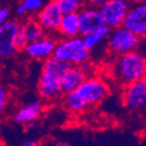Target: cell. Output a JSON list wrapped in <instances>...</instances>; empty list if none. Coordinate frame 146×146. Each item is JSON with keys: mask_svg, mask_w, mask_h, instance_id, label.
<instances>
[{"mask_svg": "<svg viewBox=\"0 0 146 146\" xmlns=\"http://www.w3.org/2000/svg\"><path fill=\"white\" fill-rule=\"evenodd\" d=\"M140 39L137 35L125 28H117L110 36V46L113 52L117 54H124L133 51L138 47Z\"/></svg>", "mask_w": 146, "mask_h": 146, "instance_id": "5b68a950", "label": "cell"}, {"mask_svg": "<svg viewBox=\"0 0 146 146\" xmlns=\"http://www.w3.org/2000/svg\"><path fill=\"white\" fill-rule=\"evenodd\" d=\"M25 27V34L27 37L28 43H33L35 41L42 39L43 38V31L42 27L38 23L32 22L28 25L24 26Z\"/></svg>", "mask_w": 146, "mask_h": 146, "instance_id": "e0dca14e", "label": "cell"}, {"mask_svg": "<svg viewBox=\"0 0 146 146\" xmlns=\"http://www.w3.org/2000/svg\"><path fill=\"white\" fill-rule=\"evenodd\" d=\"M106 1H108V0H89V2L94 5H102L103 3H105Z\"/></svg>", "mask_w": 146, "mask_h": 146, "instance_id": "cb8c5ba5", "label": "cell"}, {"mask_svg": "<svg viewBox=\"0 0 146 146\" xmlns=\"http://www.w3.org/2000/svg\"><path fill=\"white\" fill-rule=\"evenodd\" d=\"M61 34L72 38L79 34V13L77 11L64 13L61 17L60 23L57 28Z\"/></svg>", "mask_w": 146, "mask_h": 146, "instance_id": "5bb4252c", "label": "cell"}, {"mask_svg": "<svg viewBox=\"0 0 146 146\" xmlns=\"http://www.w3.org/2000/svg\"><path fill=\"white\" fill-rule=\"evenodd\" d=\"M27 45H28V41H27L26 34H25V27L24 26H19L15 36V49L22 50V49L26 48Z\"/></svg>", "mask_w": 146, "mask_h": 146, "instance_id": "d6986e66", "label": "cell"}, {"mask_svg": "<svg viewBox=\"0 0 146 146\" xmlns=\"http://www.w3.org/2000/svg\"><path fill=\"white\" fill-rule=\"evenodd\" d=\"M5 103H6V92L4 88L0 86V111L4 108Z\"/></svg>", "mask_w": 146, "mask_h": 146, "instance_id": "7402d4cb", "label": "cell"}, {"mask_svg": "<svg viewBox=\"0 0 146 146\" xmlns=\"http://www.w3.org/2000/svg\"><path fill=\"white\" fill-rule=\"evenodd\" d=\"M75 92L86 105H92L100 102L104 98L107 93V88L99 79H86Z\"/></svg>", "mask_w": 146, "mask_h": 146, "instance_id": "277c9868", "label": "cell"}, {"mask_svg": "<svg viewBox=\"0 0 146 146\" xmlns=\"http://www.w3.org/2000/svg\"><path fill=\"white\" fill-rule=\"evenodd\" d=\"M35 145H36L35 142H26L25 143V146H35Z\"/></svg>", "mask_w": 146, "mask_h": 146, "instance_id": "484cf974", "label": "cell"}, {"mask_svg": "<svg viewBox=\"0 0 146 146\" xmlns=\"http://www.w3.org/2000/svg\"><path fill=\"white\" fill-rule=\"evenodd\" d=\"M27 11V9H26V7H25L24 4H21L19 7H17V15H23V13H25V12Z\"/></svg>", "mask_w": 146, "mask_h": 146, "instance_id": "d4e9b609", "label": "cell"}, {"mask_svg": "<svg viewBox=\"0 0 146 146\" xmlns=\"http://www.w3.org/2000/svg\"><path fill=\"white\" fill-rule=\"evenodd\" d=\"M104 25L102 15L95 8L85 9L79 13V34L87 35L94 33Z\"/></svg>", "mask_w": 146, "mask_h": 146, "instance_id": "9c48e42d", "label": "cell"}, {"mask_svg": "<svg viewBox=\"0 0 146 146\" xmlns=\"http://www.w3.org/2000/svg\"><path fill=\"white\" fill-rule=\"evenodd\" d=\"M8 17V9L7 8H0V26L6 22Z\"/></svg>", "mask_w": 146, "mask_h": 146, "instance_id": "603a6c76", "label": "cell"}, {"mask_svg": "<svg viewBox=\"0 0 146 146\" xmlns=\"http://www.w3.org/2000/svg\"><path fill=\"white\" fill-rule=\"evenodd\" d=\"M61 17H62V12L60 11L58 5L53 0L52 2L47 4L44 9L40 12L38 17V24L41 26L42 29L46 31L57 30Z\"/></svg>", "mask_w": 146, "mask_h": 146, "instance_id": "8fae6325", "label": "cell"}, {"mask_svg": "<svg viewBox=\"0 0 146 146\" xmlns=\"http://www.w3.org/2000/svg\"><path fill=\"white\" fill-rule=\"evenodd\" d=\"M122 27L134 33L138 37L146 34V6L139 4L135 7H130L122 23Z\"/></svg>", "mask_w": 146, "mask_h": 146, "instance_id": "8992f818", "label": "cell"}, {"mask_svg": "<svg viewBox=\"0 0 146 146\" xmlns=\"http://www.w3.org/2000/svg\"><path fill=\"white\" fill-rule=\"evenodd\" d=\"M130 9L128 0H108L100 7L104 25L110 28H117L122 23Z\"/></svg>", "mask_w": 146, "mask_h": 146, "instance_id": "3957f363", "label": "cell"}, {"mask_svg": "<svg viewBox=\"0 0 146 146\" xmlns=\"http://www.w3.org/2000/svg\"><path fill=\"white\" fill-rule=\"evenodd\" d=\"M55 47V42L51 39L42 38L33 43H28L26 50L29 55L35 58H45L52 54Z\"/></svg>", "mask_w": 146, "mask_h": 146, "instance_id": "4fadbf2b", "label": "cell"}, {"mask_svg": "<svg viewBox=\"0 0 146 146\" xmlns=\"http://www.w3.org/2000/svg\"><path fill=\"white\" fill-rule=\"evenodd\" d=\"M0 71H1V63H0Z\"/></svg>", "mask_w": 146, "mask_h": 146, "instance_id": "4316f807", "label": "cell"}, {"mask_svg": "<svg viewBox=\"0 0 146 146\" xmlns=\"http://www.w3.org/2000/svg\"><path fill=\"white\" fill-rule=\"evenodd\" d=\"M23 4L27 10H36L41 7L42 0H25Z\"/></svg>", "mask_w": 146, "mask_h": 146, "instance_id": "ffe728a7", "label": "cell"}, {"mask_svg": "<svg viewBox=\"0 0 146 146\" xmlns=\"http://www.w3.org/2000/svg\"><path fill=\"white\" fill-rule=\"evenodd\" d=\"M78 66H79L78 68H80L81 71L83 72L84 74H85L86 77H87V75H89V74H90L91 72H92V70H93L92 64L88 61V59H87V60H85V61H83V62L79 63Z\"/></svg>", "mask_w": 146, "mask_h": 146, "instance_id": "44dd1931", "label": "cell"}, {"mask_svg": "<svg viewBox=\"0 0 146 146\" xmlns=\"http://www.w3.org/2000/svg\"><path fill=\"white\" fill-rule=\"evenodd\" d=\"M86 80V75L79 68H68L60 78L61 92L70 93L78 89V87Z\"/></svg>", "mask_w": 146, "mask_h": 146, "instance_id": "7c38bea8", "label": "cell"}, {"mask_svg": "<svg viewBox=\"0 0 146 146\" xmlns=\"http://www.w3.org/2000/svg\"><path fill=\"white\" fill-rule=\"evenodd\" d=\"M108 34H110V27H107L106 25H103L102 27L99 28L94 33L84 35V38L82 39V41H83L84 46L88 50H91Z\"/></svg>", "mask_w": 146, "mask_h": 146, "instance_id": "2e32d148", "label": "cell"}, {"mask_svg": "<svg viewBox=\"0 0 146 146\" xmlns=\"http://www.w3.org/2000/svg\"><path fill=\"white\" fill-rule=\"evenodd\" d=\"M60 78L57 76L42 72L38 83V93L45 100L54 99L60 94Z\"/></svg>", "mask_w": 146, "mask_h": 146, "instance_id": "30bf717a", "label": "cell"}, {"mask_svg": "<svg viewBox=\"0 0 146 146\" xmlns=\"http://www.w3.org/2000/svg\"><path fill=\"white\" fill-rule=\"evenodd\" d=\"M42 106L39 102H31L29 104L25 105L20 111L17 112L15 117V121L20 124H27L39 117L41 113Z\"/></svg>", "mask_w": 146, "mask_h": 146, "instance_id": "9a60e30c", "label": "cell"}, {"mask_svg": "<svg viewBox=\"0 0 146 146\" xmlns=\"http://www.w3.org/2000/svg\"><path fill=\"white\" fill-rule=\"evenodd\" d=\"M125 90L124 100L125 103L131 108H140L146 102V81L140 79L127 84Z\"/></svg>", "mask_w": 146, "mask_h": 146, "instance_id": "52a82bcc", "label": "cell"}, {"mask_svg": "<svg viewBox=\"0 0 146 146\" xmlns=\"http://www.w3.org/2000/svg\"><path fill=\"white\" fill-rule=\"evenodd\" d=\"M115 77L122 83L130 84L145 77V58L135 50L121 54L115 66Z\"/></svg>", "mask_w": 146, "mask_h": 146, "instance_id": "6da1fadb", "label": "cell"}, {"mask_svg": "<svg viewBox=\"0 0 146 146\" xmlns=\"http://www.w3.org/2000/svg\"><path fill=\"white\" fill-rule=\"evenodd\" d=\"M54 1L58 5L62 15H64V13L77 11L81 7V5L83 4L84 0H54Z\"/></svg>", "mask_w": 146, "mask_h": 146, "instance_id": "ac0fdd59", "label": "cell"}, {"mask_svg": "<svg viewBox=\"0 0 146 146\" xmlns=\"http://www.w3.org/2000/svg\"><path fill=\"white\" fill-rule=\"evenodd\" d=\"M52 55L71 64H79L89 58V50L84 46L82 39L72 37L55 45Z\"/></svg>", "mask_w": 146, "mask_h": 146, "instance_id": "7a4b0ae2", "label": "cell"}, {"mask_svg": "<svg viewBox=\"0 0 146 146\" xmlns=\"http://www.w3.org/2000/svg\"><path fill=\"white\" fill-rule=\"evenodd\" d=\"M19 24L15 21H8L0 26V56L7 57L15 51V36Z\"/></svg>", "mask_w": 146, "mask_h": 146, "instance_id": "ba28073f", "label": "cell"}]
</instances>
